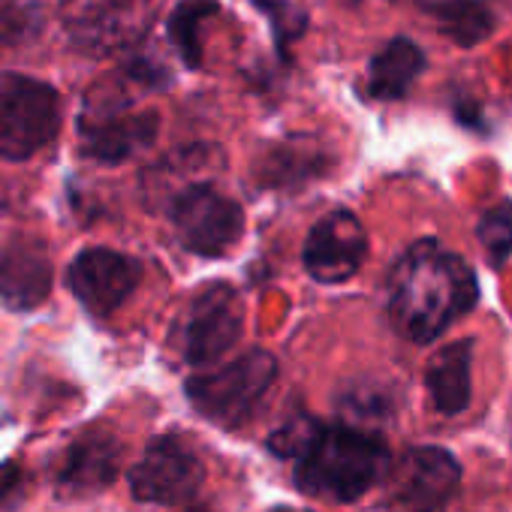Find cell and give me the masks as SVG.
Masks as SVG:
<instances>
[{"label": "cell", "instance_id": "obj_1", "mask_svg": "<svg viewBox=\"0 0 512 512\" xmlns=\"http://www.w3.org/2000/svg\"><path fill=\"white\" fill-rule=\"evenodd\" d=\"M476 305L473 269L437 241H416L389 275L392 326L413 344L440 338Z\"/></svg>", "mask_w": 512, "mask_h": 512}, {"label": "cell", "instance_id": "obj_3", "mask_svg": "<svg viewBox=\"0 0 512 512\" xmlns=\"http://www.w3.org/2000/svg\"><path fill=\"white\" fill-rule=\"evenodd\" d=\"M275 380L278 362L263 350H250L211 374L187 380V398L208 422L238 428L260 407Z\"/></svg>", "mask_w": 512, "mask_h": 512}, {"label": "cell", "instance_id": "obj_2", "mask_svg": "<svg viewBox=\"0 0 512 512\" xmlns=\"http://www.w3.org/2000/svg\"><path fill=\"white\" fill-rule=\"evenodd\" d=\"M389 470V449L377 434L350 425H320L296 455V482L323 500H356Z\"/></svg>", "mask_w": 512, "mask_h": 512}, {"label": "cell", "instance_id": "obj_22", "mask_svg": "<svg viewBox=\"0 0 512 512\" xmlns=\"http://www.w3.org/2000/svg\"><path fill=\"white\" fill-rule=\"evenodd\" d=\"M43 22L37 0H0V34L10 37V43L34 37Z\"/></svg>", "mask_w": 512, "mask_h": 512}, {"label": "cell", "instance_id": "obj_8", "mask_svg": "<svg viewBox=\"0 0 512 512\" xmlns=\"http://www.w3.org/2000/svg\"><path fill=\"white\" fill-rule=\"evenodd\" d=\"M151 25L148 0H67L64 28L88 55H112L136 43Z\"/></svg>", "mask_w": 512, "mask_h": 512}, {"label": "cell", "instance_id": "obj_4", "mask_svg": "<svg viewBox=\"0 0 512 512\" xmlns=\"http://www.w3.org/2000/svg\"><path fill=\"white\" fill-rule=\"evenodd\" d=\"M61 127V97L52 85L0 73V160H28L43 151Z\"/></svg>", "mask_w": 512, "mask_h": 512}, {"label": "cell", "instance_id": "obj_20", "mask_svg": "<svg viewBox=\"0 0 512 512\" xmlns=\"http://www.w3.org/2000/svg\"><path fill=\"white\" fill-rule=\"evenodd\" d=\"M479 244L488 256L491 266H503L512 253V199H500L491 205L476 226Z\"/></svg>", "mask_w": 512, "mask_h": 512}, {"label": "cell", "instance_id": "obj_9", "mask_svg": "<svg viewBox=\"0 0 512 512\" xmlns=\"http://www.w3.org/2000/svg\"><path fill=\"white\" fill-rule=\"evenodd\" d=\"M244 332V308L232 287H208L184 320L181 350L193 368L220 362Z\"/></svg>", "mask_w": 512, "mask_h": 512}, {"label": "cell", "instance_id": "obj_15", "mask_svg": "<svg viewBox=\"0 0 512 512\" xmlns=\"http://www.w3.org/2000/svg\"><path fill=\"white\" fill-rule=\"evenodd\" d=\"M470 365H473V341L461 338L446 344L434 353L425 368V389L437 413L458 416L467 410L473 386H470Z\"/></svg>", "mask_w": 512, "mask_h": 512}, {"label": "cell", "instance_id": "obj_17", "mask_svg": "<svg viewBox=\"0 0 512 512\" xmlns=\"http://www.w3.org/2000/svg\"><path fill=\"white\" fill-rule=\"evenodd\" d=\"M425 13L434 19L440 34L461 49L479 46L494 31V13L485 0H431L425 4Z\"/></svg>", "mask_w": 512, "mask_h": 512}, {"label": "cell", "instance_id": "obj_14", "mask_svg": "<svg viewBox=\"0 0 512 512\" xmlns=\"http://www.w3.org/2000/svg\"><path fill=\"white\" fill-rule=\"evenodd\" d=\"M121 467V443L115 434L103 431V428H91L85 434H79L64 461H61V473L58 482L67 491H97L106 488Z\"/></svg>", "mask_w": 512, "mask_h": 512}, {"label": "cell", "instance_id": "obj_21", "mask_svg": "<svg viewBox=\"0 0 512 512\" xmlns=\"http://www.w3.org/2000/svg\"><path fill=\"white\" fill-rule=\"evenodd\" d=\"M256 7H260L275 31V40H278V49L287 52L290 43H296L305 28H308V16L305 10H299L293 0H253Z\"/></svg>", "mask_w": 512, "mask_h": 512}, {"label": "cell", "instance_id": "obj_13", "mask_svg": "<svg viewBox=\"0 0 512 512\" xmlns=\"http://www.w3.org/2000/svg\"><path fill=\"white\" fill-rule=\"evenodd\" d=\"M52 293V256L40 238H0V302L13 311H34Z\"/></svg>", "mask_w": 512, "mask_h": 512}, {"label": "cell", "instance_id": "obj_10", "mask_svg": "<svg viewBox=\"0 0 512 512\" xmlns=\"http://www.w3.org/2000/svg\"><path fill=\"white\" fill-rule=\"evenodd\" d=\"M368 256L365 226L353 211H329L305 238L302 263L308 275L320 284H344L350 281Z\"/></svg>", "mask_w": 512, "mask_h": 512}, {"label": "cell", "instance_id": "obj_11", "mask_svg": "<svg viewBox=\"0 0 512 512\" xmlns=\"http://www.w3.org/2000/svg\"><path fill=\"white\" fill-rule=\"evenodd\" d=\"M461 485V464L440 446L410 449L392 476V497L404 512H440Z\"/></svg>", "mask_w": 512, "mask_h": 512}, {"label": "cell", "instance_id": "obj_23", "mask_svg": "<svg viewBox=\"0 0 512 512\" xmlns=\"http://www.w3.org/2000/svg\"><path fill=\"white\" fill-rule=\"evenodd\" d=\"M187 512H208V509H205V506H190Z\"/></svg>", "mask_w": 512, "mask_h": 512}, {"label": "cell", "instance_id": "obj_18", "mask_svg": "<svg viewBox=\"0 0 512 512\" xmlns=\"http://www.w3.org/2000/svg\"><path fill=\"white\" fill-rule=\"evenodd\" d=\"M220 13L217 0H181L169 16V37L187 67L202 64V28Z\"/></svg>", "mask_w": 512, "mask_h": 512}, {"label": "cell", "instance_id": "obj_19", "mask_svg": "<svg viewBox=\"0 0 512 512\" xmlns=\"http://www.w3.org/2000/svg\"><path fill=\"white\" fill-rule=\"evenodd\" d=\"M320 151L317 148H305L299 142H290V145H281L275 148L266 163H263V178L266 184H296L302 178H311L317 169H320Z\"/></svg>", "mask_w": 512, "mask_h": 512}, {"label": "cell", "instance_id": "obj_6", "mask_svg": "<svg viewBox=\"0 0 512 512\" xmlns=\"http://www.w3.org/2000/svg\"><path fill=\"white\" fill-rule=\"evenodd\" d=\"M172 223L178 241L196 256H220L235 247L244 232V211L235 199L211 184H193L175 193Z\"/></svg>", "mask_w": 512, "mask_h": 512}, {"label": "cell", "instance_id": "obj_16", "mask_svg": "<svg viewBox=\"0 0 512 512\" xmlns=\"http://www.w3.org/2000/svg\"><path fill=\"white\" fill-rule=\"evenodd\" d=\"M425 70V52L407 40H389L368 67V94L374 100H401Z\"/></svg>", "mask_w": 512, "mask_h": 512}, {"label": "cell", "instance_id": "obj_5", "mask_svg": "<svg viewBox=\"0 0 512 512\" xmlns=\"http://www.w3.org/2000/svg\"><path fill=\"white\" fill-rule=\"evenodd\" d=\"M157 127V112L133 109L118 91L94 85L82 115V151L100 163H121L148 148L157 136Z\"/></svg>", "mask_w": 512, "mask_h": 512}, {"label": "cell", "instance_id": "obj_12", "mask_svg": "<svg viewBox=\"0 0 512 512\" xmlns=\"http://www.w3.org/2000/svg\"><path fill=\"white\" fill-rule=\"evenodd\" d=\"M139 281V263L109 247L82 250L70 266L73 296L97 317H109L112 311H118L133 296Z\"/></svg>", "mask_w": 512, "mask_h": 512}, {"label": "cell", "instance_id": "obj_24", "mask_svg": "<svg viewBox=\"0 0 512 512\" xmlns=\"http://www.w3.org/2000/svg\"><path fill=\"white\" fill-rule=\"evenodd\" d=\"M389 4H413V0H389Z\"/></svg>", "mask_w": 512, "mask_h": 512}, {"label": "cell", "instance_id": "obj_7", "mask_svg": "<svg viewBox=\"0 0 512 512\" xmlns=\"http://www.w3.org/2000/svg\"><path fill=\"white\" fill-rule=\"evenodd\" d=\"M205 482V467L199 455L172 434H163L148 443L142 461L130 470V491L142 503L178 506L196 497Z\"/></svg>", "mask_w": 512, "mask_h": 512}]
</instances>
